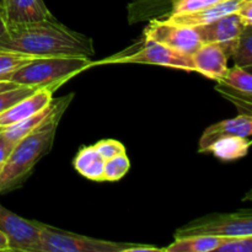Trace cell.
Instances as JSON below:
<instances>
[{"mask_svg":"<svg viewBox=\"0 0 252 252\" xmlns=\"http://www.w3.org/2000/svg\"><path fill=\"white\" fill-rule=\"evenodd\" d=\"M0 52L37 57L95 56L93 38L69 29L57 19L7 26L0 38Z\"/></svg>","mask_w":252,"mask_h":252,"instance_id":"obj_1","label":"cell"},{"mask_svg":"<svg viewBox=\"0 0 252 252\" xmlns=\"http://www.w3.org/2000/svg\"><path fill=\"white\" fill-rule=\"evenodd\" d=\"M73 98V93L62 97H53V108L46 120L33 132L15 144L0 170V194L21 186L36 165L51 152L59 122Z\"/></svg>","mask_w":252,"mask_h":252,"instance_id":"obj_2","label":"cell"},{"mask_svg":"<svg viewBox=\"0 0 252 252\" xmlns=\"http://www.w3.org/2000/svg\"><path fill=\"white\" fill-rule=\"evenodd\" d=\"M93 65L91 58L84 57H37L15 69L7 81L19 86L49 88L56 91L69 79Z\"/></svg>","mask_w":252,"mask_h":252,"instance_id":"obj_3","label":"cell"},{"mask_svg":"<svg viewBox=\"0 0 252 252\" xmlns=\"http://www.w3.org/2000/svg\"><path fill=\"white\" fill-rule=\"evenodd\" d=\"M133 245L79 235L39 221V252H129Z\"/></svg>","mask_w":252,"mask_h":252,"instance_id":"obj_4","label":"cell"},{"mask_svg":"<svg viewBox=\"0 0 252 252\" xmlns=\"http://www.w3.org/2000/svg\"><path fill=\"white\" fill-rule=\"evenodd\" d=\"M105 63L144 64V65L169 66V68L181 69L186 71H194L191 54L176 51L161 43L144 38L140 47H138L135 51L128 49L122 53L113 54L107 59H102L96 63L94 62V65Z\"/></svg>","mask_w":252,"mask_h":252,"instance_id":"obj_5","label":"cell"},{"mask_svg":"<svg viewBox=\"0 0 252 252\" xmlns=\"http://www.w3.org/2000/svg\"><path fill=\"white\" fill-rule=\"evenodd\" d=\"M191 235L217 236H252V216L250 211L236 213H216L192 220L177 229L174 238Z\"/></svg>","mask_w":252,"mask_h":252,"instance_id":"obj_6","label":"cell"},{"mask_svg":"<svg viewBox=\"0 0 252 252\" xmlns=\"http://www.w3.org/2000/svg\"><path fill=\"white\" fill-rule=\"evenodd\" d=\"M143 38L155 41L187 54H192L202 44L193 27L180 26L162 19H153L143 32Z\"/></svg>","mask_w":252,"mask_h":252,"instance_id":"obj_7","label":"cell"},{"mask_svg":"<svg viewBox=\"0 0 252 252\" xmlns=\"http://www.w3.org/2000/svg\"><path fill=\"white\" fill-rule=\"evenodd\" d=\"M0 229L11 251L39 252V221L22 218L0 204Z\"/></svg>","mask_w":252,"mask_h":252,"instance_id":"obj_8","label":"cell"},{"mask_svg":"<svg viewBox=\"0 0 252 252\" xmlns=\"http://www.w3.org/2000/svg\"><path fill=\"white\" fill-rule=\"evenodd\" d=\"M252 68L234 65L223 79L217 81L216 90L238 107L239 115H252Z\"/></svg>","mask_w":252,"mask_h":252,"instance_id":"obj_9","label":"cell"},{"mask_svg":"<svg viewBox=\"0 0 252 252\" xmlns=\"http://www.w3.org/2000/svg\"><path fill=\"white\" fill-rule=\"evenodd\" d=\"M245 25L240 17L234 14L225 15L211 24L194 27L202 43H214L220 46L230 58L236 41L240 37Z\"/></svg>","mask_w":252,"mask_h":252,"instance_id":"obj_10","label":"cell"},{"mask_svg":"<svg viewBox=\"0 0 252 252\" xmlns=\"http://www.w3.org/2000/svg\"><path fill=\"white\" fill-rule=\"evenodd\" d=\"M0 11L7 26L56 19L43 0H2Z\"/></svg>","mask_w":252,"mask_h":252,"instance_id":"obj_11","label":"cell"},{"mask_svg":"<svg viewBox=\"0 0 252 252\" xmlns=\"http://www.w3.org/2000/svg\"><path fill=\"white\" fill-rule=\"evenodd\" d=\"M191 57L194 71L216 81L223 79L229 68V56L218 44L202 43Z\"/></svg>","mask_w":252,"mask_h":252,"instance_id":"obj_12","label":"cell"},{"mask_svg":"<svg viewBox=\"0 0 252 252\" xmlns=\"http://www.w3.org/2000/svg\"><path fill=\"white\" fill-rule=\"evenodd\" d=\"M54 91L49 88H42L34 93L25 96L9 108L0 113V128L7 127L20 122L34 113L39 112L49 105L53 98Z\"/></svg>","mask_w":252,"mask_h":252,"instance_id":"obj_13","label":"cell"},{"mask_svg":"<svg viewBox=\"0 0 252 252\" xmlns=\"http://www.w3.org/2000/svg\"><path fill=\"white\" fill-rule=\"evenodd\" d=\"M252 132V116L239 115L238 117L224 120L209 126L199 139V153H207V149L218 139L230 135L250 137Z\"/></svg>","mask_w":252,"mask_h":252,"instance_id":"obj_14","label":"cell"},{"mask_svg":"<svg viewBox=\"0 0 252 252\" xmlns=\"http://www.w3.org/2000/svg\"><path fill=\"white\" fill-rule=\"evenodd\" d=\"M244 0H224L214 6L207 7V9L199 10L196 12H189V14H179V15H167V16L159 17L171 24L180 25V26L187 27H198L203 25L211 24L225 15L234 14L236 12L238 7Z\"/></svg>","mask_w":252,"mask_h":252,"instance_id":"obj_15","label":"cell"},{"mask_svg":"<svg viewBox=\"0 0 252 252\" xmlns=\"http://www.w3.org/2000/svg\"><path fill=\"white\" fill-rule=\"evenodd\" d=\"M105 161L106 160L96 152L94 145H90V147H84L76 154L73 165L74 169L85 179L91 180V181L102 182Z\"/></svg>","mask_w":252,"mask_h":252,"instance_id":"obj_16","label":"cell"},{"mask_svg":"<svg viewBox=\"0 0 252 252\" xmlns=\"http://www.w3.org/2000/svg\"><path fill=\"white\" fill-rule=\"evenodd\" d=\"M250 140L245 137H238V135H230L224 137L214 142L211 147L207 149V153H212L214 157L224 161L240 159L245 157L250 148Z\"/></svg>","mask_w":252,"mask_h":252,"instance_id":"obj_17","label":"cell"},{"mask_svg":"<svg viewBox=\"0 0 252 252\" xmlns=\"http://www.w3.org/2000/svg\"><path fill=\"white\" fill-rule=\"evenodd\" d=\"M220 238L206 235H191L176 238L174 243L162 249L166 252H216Z\"/></svg>","mask_w":252,"mask_h":252,"instance_id":"obj_18","label":"cell"},{"mask_svg":"<svg viewBox=\"0 0 252 252\" xmlns=\"http://www.w3.org/2000/svg\"><path fill=\"white\" fill-rule=\"evenodd\" d=\"M52 108H53V98H52V101L49 102V105L47 106V107H44L43 110L34 113V115L30 116V117L25 118V120L20 121V122L14 123V125L11 126H7V127L0 128V132H1L10 142L16 144L19 140H21L22 138L26 137L27 134L33 132V130L46 120L47 116L51 113Z\"/></svg>","mask_w":252,"mask_h":252,"instance_id":"obj_19","label":"cell"},{"mask_svg":"<svg viewBox=\"0 0 252 252\" xmlns=\"http://www.w3.org/2000/svg\"><path fill=\"white\" fill-rule=\"evenodd\" d=\"M174 1L175 0H137L129 7L130 21H140L149 17L159 19L165 16Z\"/></svg>","mask_w":252,"mask_h":252,"instance_id":"obj_20","label":"cell"},{"mask_svg":"<svg viewBox=\"0 0 252 252\" xmlns=\"http://www.w3.org/2000/svg\"><path fill=\"white\" fill-rule=\"evenodd\" d=\"M230 58H233L235 65L252 68V25L244 27L234 46Z\"/></svg>","mask_w":252,"mask_h":252,"instance_id":"obj_21","label":"cell"},{"mask_svg":"<svg viewBox=\"0 0 252 252\" xmlns=\"http://www.w3.org/2000/svg\"><path fill=\"white\" fill-rule=\"evenodd\" d=\"M130 169V161L127 154H118L116 157L105 161V171H103V181L115 182L120 181L126 176Z\"/></svg>","mask_w":252,"mask_h":252,"instance_id":"obj_22","label":"cell"},{"mask_svg":"<svg viewBox=\"0 0 252 252\" xmlns=\"http://www.w3.org/2000/svg\"><path fill=\"white\" fill-rule=\"evenodd\" d=\"M224 0H175L171 4L167 15H179L189 14V12H196L199 10L207 9V7L214 6ZM164 17V16H162Z\"/></svg>","mask_w":252,"mask_h":252,"instance_id":"obj_23","label":"cell"},{"mask_svg":"<svg viewBox=\"0 0 252 252\" xmlns=\"http://www.w3.org/2000/svg\"><path fill=\"white\" fill-rule=\"evenodd\" d=\"M31 59V57L24 56V54L0 52V81L7 80L9 75L15 69Z\"/></svg>","mask_w":252,"mask_h":252,"instance_id":"obj_24","label":"cell"},{"mask_svg":"<svg viewBox=\"0 0 252 252\" xmlns=\"http://www.w3.org/2000/svg\"><path fill=\"white\" fill-rule=\"evenodd\" d=\"M252 236H231L220 238L216 252H251Z\"/></svg>","mask_w":252,"mask_h":252,"instance_id":"obj_25","label":"cell"},{"mask_svg":"<svg viewBox=\"0 0 252 252\" xmlns=\"http://www.w3.org/2000/svg\"><path fill=\"white\" fill-rule=\"evenodd\" d=\"M38 89L27 88V86H17V88L11 89V90L2 91L0 93V113L4 112L6 108L16 103L17 101L24 98L25 96L30 95V94L34 93Z\"/></svg>","mask_w":252,"mask_h":252,"instance_id":"obj_26","label":"cell"},{"mask_svg":"<svg viewBox=\"0 0 252 252\" xmlns=\"http://www.w3.org/2000/svg\"><path fill=\"white\" fill-rule=\"evenodd\" d=\"M96 152L101 155L105 160L111 159V158L116 157L118 154H123L126 153L125 145L121 142L115 139H103L94 144Z\"/></svg>","mask_w":252,"mask_h":252,"instance_id":"obj_27","label":"cell"},{"mask_svg":"<svg viewBox=\"0 0 252 252\" xmlns=\"http://www.w3.org/2000/svg\"><path fill=\"white\" fill-rule=\"evenodd\" d=\"M245 26L252 25V0H244L235 12Z\"/></svg>","mask_w":252,"mask_h":252,"instance_id":"obj_28","label":"cell"},{"mask_svg":"<svg viewBox=\"0 0 252 252\" xmlns=\"http://www.w3.org/2000/svg\"><path fill=\"white\" fill-rule=\"evenodd\" d=\"M15 143L10 142L1 132H0V165H4L6 159L9 158L10 153L12 152Z\"/></svg>","mask_w":252,"mask_h":252,"instance_id":"obj_29","label":"cell"},{"mask_svg":"<svg viewBox=\"0 0 252 252\" xmlns=\"http://www.w3.org/2000/svg\"><path fill=\"white\" fill-rule=\"evenodd\" d=\"M1 251H11V249H10L9 240H7L6 235L0 229V252Z\"/></svg>","mask_w":252,"mask_h":252,"instance_id":"obj_30","label":"cell"},{"mask_svg":"<svg viewBox=\"0 0 252 252\" xmlns=\"http://www.w3.org/2000/svg\"><path fill=\"white\" fill-rule=\"evenodd\" d=\"M17 86H19V85H16V84L11 83V81H7V80L0 81V93H2V91L11 90V89L17 88Z\"/></svg>","mask_w":252,"mask_h":252,"instance_id":"obj_31","label":"cell"},{"mask_svg":"<svg viewBox=\"0 0 252 252\" xmlns=\"http://www.w3.org/2000/svg\"><path fill=\"white\" fill-rule=\"evenodd\" d=\"M6 30H7V25H6V22H5L4 17H2L1 11H0V38H1L2 34L6 32Z\"/></svg>","mask_w":252,"mask_h":252,"instance_id":"obj_32","label":"cell"},{"mask_svg":"<svg viewBox=\"0 0 252 252\" xmlns=\"http://www.w3.org/2000/svg\"><path fill=\"white\" fill-rule=\"evenodd\" d=\"M1 1H2V0H0V7H1Z\"/></svg>","mask_w":252,"mask_h":252,"instance_id":"obj_33","label":"cell"},{"mask_svg":"<svg viewBox=\"0 0 252 252\" xmlns=\"http://www.w3.org/2000/svg\"><path fill=\"white\" fill-rule=\"evenodd\" d=\"M1 167H2V165H0V170H1Z\"/></svg>","mask_w":252,"mask_h":252,"instance_id":"obj_34","label":"cell"}]
</instances>
